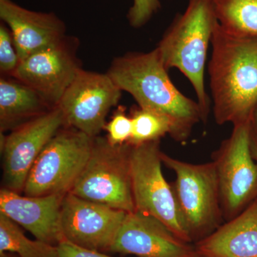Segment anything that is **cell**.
Instances as JSON below:
<instances>
[{"instance_id":"25","label":"cell","mask_w":257,"mask_h":257,"mask_svg":"<svg viewBox=\"0 0 257 257\" xmlns=\"http://www.w3.org/2000/svg\"><path fill=\"white\" fill-rule=\"evenodd\" d=\"M251 150L252 157L257 162V135L251 131Z\"/></svg>"},{"instance_id":"26","label":"cell","mask_w":257,"mask_h":257,"mask_svg":"<svg viewBox=\"0 0 257 257\" xmlns=\"http://www.w3.org/2000/svg\"><path fill=\"white\" fill-rule=\"evenodd\" d=\"M251 125H252V130L253 133L257 135V108L253 114L252 121H251Z\"/></svg>"},{"instance_id":"13","label":"cell","mask_w":257,"mask_h":257,"mask_svg":"<svg viewBox=\"0 0 257 257\" xmlns=\"http://www.w3.org/2000/svg\"><path fill=\"white\" fill-rule=\"evenodd\" d=\"M110 251L137 257H202L162 221L140 211L126 214Z\"/></svg>"},{"instance_id":"14","label":"cell","mask_w":257,"mask_h":257,"mask_svg":"<svg viewBox=\"0 0 257 257\" xmlns=\"http://www.w3.org/2000/svg\"><path fill=\"white\" fill-rule=\"evenodd\" d=\"M65 195L29 197L2 188L0 212L28 230L36 239L57 246L64 240L61 209Z\"/></svg>"},{"instance_id":"3","label":"cell","mask_w":257,"mask_h":257,"mask_svg":"<svg viewBox=\"0 0 257 257\" xmlns=\"http://www.w3.org/2000/svg\"><path fill=\"white\" fill-rule=\"evenodd\" d=\"M217 23L212 0H189L185 11L175 17L156 47L165 68L178 69L192 84L203 122L210 113L211 99L206 90L204 74Z\"/></svg>"},{"instance_id":"21","label":"cell","mask_w":257,"mask_h":257,"mask_svg":"<svg viewBox=\"0 0 257 257\" xmlns=\"http://www.w3.org/2000/svg\"><path fill=\"white\" fill-rule=\"evenodd\" d=\"M104 130L107 133L106 140L113 146L128 143L133 133V121L131 116L126 114L124 106L118 107Z\"/></svg>"},{"instance_id":"20","label":"cell","mask_w":257,"mask_h":257,"mask_svg":"<svg viewBox=\"0 0 257 257\" xmlns=\"http://www.w3.org/2000/svg\"><path fill=\"white\" fill-rule=\"evenodd\" d=\"M130 116L133 121V133L127 143L130 145L157 141L170 135L172 131L170 120L156 111L138 106L133 109Z\"/></svg>"},{"instance_id":"11","label":"cell","mask_w":257,"mask_h":257,"mask_svg":"<svg viewBox=\"0 0 257 257\" xmlns=\"http://www.w3.org/2000/svg\"><path fill=\"white\" fill-rule=\"evenodd\" d=\"M78 47V40L67 35L20 62L13 77L35 89L55 107L82 69Z\"/></svg>"},{"instance_id":"8","label":"cell","mask_w":257,"mask_h":257,"mask_svg":"<svg viewBox=\"0 0 257 257\" xmlns=\"http://www.w3.org/2000/svg\"><path fill=\"white\" fill-rule=\"evenodd\" d=\"M130 145L135 211L154 216L181 239L192 243L179 212L172 184L162 173L160 140Z\"/></svg>"},{"instance_id":"10","label":"cell","mask_w":257,"mask_h":257,"mask_svg":"<svg viewBox=\"0 0 257 257\" xmlns=\"http://www.w3.org/2000/svg\"><path fill=\"white\" fill-rule=\"evenodd\" d=\"M64 126L63 114L57 106L12 130L8 136L2 137L3 188L23 192L37 159Z\"/></svg>"},{"instance_id":"7","label":"cell","mask_w":257,"mask_h":257,"mask_svg":"<svg viewBox=\"0 0 257 257\" xmlns=\"http://www.w3.org/2000/svg\"><path fill=\"white\" fill-rule=\"evenodd\" d=\"M251 121L232 132L211 155L215 165L225 221L243 212L257 199V162L251 150Z\"/></svg>"},{"instance_id":"24","label":"cell","mask_w":257,"mask_h":257,"mask_svg":"<svg viewBox=\"0 0 257 257\" xmlns=\"http://www.w3.org/2000/svg\"><path fill=\"white\" fill-rule=\"evenodd\" d=\"M57 257H113L101 251L87 249L64 240L57 245Z\"/></svg>"},{"instance_id":"17","label":"cell","mask_w":257,"mask_h":257,"mask_svg":"<svg viewBox=\"0 0 257 257\" xmlns=\"http://www.w3.org/2000/svg\"><path fill=\"white\" fill-rule=\"evenodd\" d=\"M54 106L38 92L13 77L0 79V131H12Z\"/></svg>"},{"instance_id":"15","label":"cell","mask_w":257,"mask_h":257,"mask_svg":"<svg viewBox=\"0 0 257 257\" xmlns=\"http://www.w3.org/2000/svg\"><path fill=\"white\" fill-rule=\"evenodd\" d=\"M0 18L12 32L20 62L67 36L55 13L32 11L13 0H0Z\"/></svg>"},{"instance_id":"4","label":"cell","mask_w":257,"mask_h":257,"mask_svg":"<svg viewBox=\"0 0 257 257\" xmlns=\"http://www.w3.org/2000/svg\"><path fill=\"white\" fill-rule=\"evenodd\" d=\"M162 163L175 172L171 183L179 212L193 241H200L224 223L215 165L192 164L162 152Z\"/></svg>"},{"instance_id":"19","label":"cell","mask_w":257,"mask_h":257,"mask_svg":"<svg viewBox=\"0 0 257 257\" xmlns=\"http://www.w3.org/2000/svg\"><path fill=\"white\" fill-rule=\"evenodd\" d=\"M5 252L20 257H57V246L29 239L17 223L0 212V253Z\"/></svg>"},{"instance_id":"2","label":"cell","mask_w":257,"mask_h":257,"mask_svg":"<svg viewBox=\"0 0 257 257\" xmlns=\"http://www.w3.org/2000/svg\"><path fill=\"white\" fill-rule=\"evenodd\" d=\"M106 73L121 91L133 96L140 107L156 111L170 120V135L177 143H186L195 125L203 122L197 101L176 87L156 48L116 57Z\"/></svg>"},{"instance_id":"23","label":"cell","mask_w":257,"mask_h":257,"mask_svg":"<svg viewBox=\"0 0 257 257\" xmlns=\"http://www.w3.org/2000/svg\"><path fill=\"white\" fill-rule=\"evenodd\" d=\"M160 8V0H133L126 15L128 23L134 28H143Z\"/></svg>"},{"instance_id":"12","label":"cell","mask_w":257,"mask_h":257,"mask_svg":"<svg viewBox=\"0 0 257 257\" xmlns=\"http://www.w3.org/2000/svg\"><path fill=\"white\" fill-rule=\"evenodd\" d=\"M127 212L68 193L61 209L64 240L98 251H110Z\"/></svg>"},{"instance_id":"6","label":"cell","mask_w":257,"mask_h":257,"mask_svg":"<svg viewBox=\"0 0 257 257\" xmlns=\"http://www.w3.org/2000/svg\"><path fill=\"white\" fill-rule=\"evenodd\" d=\"M94 140L75 128H61L34 164L24 194L42 197L70 192L89 160Z\"/></svg>"},{"instance_id":"16","label":"cell","mask_w":257,"mask_h":257,"mask_svg":"<svg viewBox=\"0 0 257 257\" xmlns=\"http://www.w3.org/2000/svg\"><path fill=\"white\" fill-rule=\"evenodd\" d=\"M195 246L202 257H257V199Z\"/></svg>"},{"instance_id":"18","label":"cell","mask_w":257,"mask_h":257,"mask_svg":"<svg viewBox=\"0 0 257 257\" xmlns=\"http://www.w3.org/2000/svg\"><path fill=\"white\" fill-rule=\"evenodd\" d=\"M221 28L237 36L257 39V0H212Z\"/></svg>"},{"instance_id":"1","label":"cell","mask_w":257,"mask_h":257,"mask_svg":"<svg viewBox=\"0 0 257 257\" xmlns=\"http://www.w3.org/2000/svg\"><path fill=\"white\" fill-rule=\"evenodd\" d=\"M208 64L216 124L252 121L257 108V39L237 36L216 25Z\"/></svg>"},{"instance_id":"9","label":"cell","mask_w":257,"mask_h":257,"mask_svg":"<svg viewBox=\"0 0 257 257\" xmlns=\"http://www.w3.org/2000/svg\"><path fill=\"white\" fill-rule=\"evenodd\" d=\"M121 89L107 73L81 69L67 88L58 106L65 126L96 138L104 128L106 117L117 105Z\"/></svg>"},{"instance_id":"5","label":"cell","mask_w":257,"mask_h":257,"mask_svg":"<svg viewBox=\"0 0 257 257\" xmlns=\"http://www.w3.org/2000/svg\"><path fill=\"white\" fill-rule=\"evenodd\" d=\"M69 193L125 212L136 210L130 145L113 146L106 138H94L89 160Z\"/></svg>"},{"instance_id":"22","label":"cell","mask_w":257,"mask_h":257,"mask_svg":"<svg viewBox=\"0 0 257 257\" xmlns=\"http://www.w3.org/2000/svg\"><path fill=\"white\" fill-rule=\"evenodd\" d=\"M20 63L13 35L5 24L0 25V72L3 77H13Z\"/></svg>"}]
</instances>
